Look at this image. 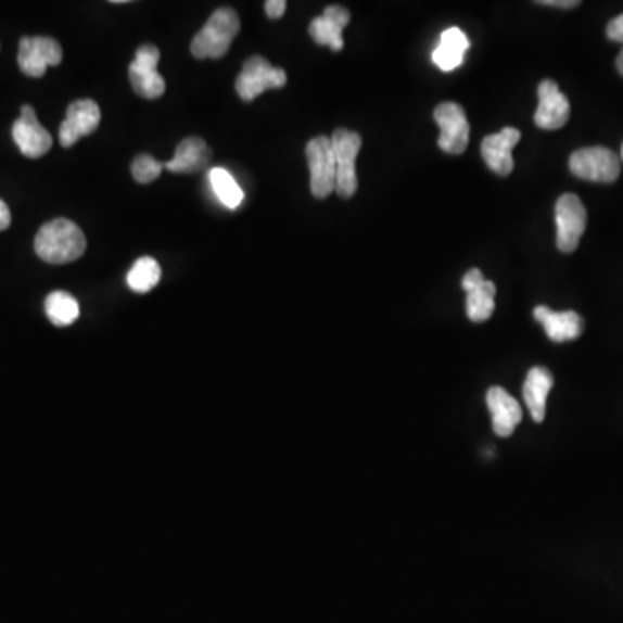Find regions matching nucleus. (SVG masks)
Wrapping results in <instances>:
<instances>
[{"label":"nucleus","mask_w":623,"mask_h":623,"mask_svg":"<svg viewBox=\"0 0 623 623\" xmlns=\"http://www.w3.org/2000/svg\"><path fill=\"white\" fill-rule=\"evenodd\" d=\"M462 290L468 293L466 312L473 322L491 319L496 308V284L483 278L482 270L471 269L462 278Z\"/></svg>","instance_id":"nucleus-14"},{"label":"nucleus","mask_w":623,"mask_h":623,"mask_svg":"<svg viewBox=\"0 0 623 623\" xmlns=\"http://www.w3.org/2000/svg\"><path fill=\"white\" fill-rule=\"evenodd\" d=\"M468 49H470L468 37L459 28H448L442 34L438 48L433 51V63L444 72H453L461 66Z\"/></svg>","instance_id":"nucleus-21"},{"label":"nucleus","mask_w":623,"mask_h":623,"mask_svg":"<svg viewBox=\"0 0 623 623\" xmlns=\"http://www.w3.org/2000/svg\"><path fill=\"white\" fill-rule=\"evenodd\" d=\"M284 13H287V2L284 0H267L265 2V14L270 20H279Z\"/></svg>","instance_id":"nucleus-27"},{"label":"nucleus","mask_w":623,"mask_h":623,"mask_svg":"<svg viewBox=\"0 0 623 623\" xmlns=\"http://www.w3.org/2000/svg\"><path fill=\"white\" fill-rule=\"evenodd\" d=\"M435 122L440 127V150L448 154L465 153L470 142V124L461 104L442 103L436 106Z\"/></svg>","instance_id":"nucleus-10"},{"label":"nucleus","mask_w":623,"mask_h":623,"mask_svg":"<svg viewBox=\"0 0 623 623\" xmlns=\"http://www.w3.org/2000/svg\"><path fill=\"white\" fill-rule=\"evenodd\" d=\"M46 314L49 320L58 328L72 326L80 316V305L75 296L69 295L66 291H54L46 298Z\"/></svg>","instance_id":"nucleus-22"},{"label":"nucleus","mask_w":623,"mask_h":623,"mask_svg":"<svg viewBox=\"0 0 623 623\" xmlns=\"http://www.w3.org/2000/svg\"><path fill=\"white\" fill-rule=\"evenodd\" d=\"M63 61V49L51 37H23L17 51V64L28 77L40 78L49 66H58Z\"/></svg>","instance_id":"nucleus-9"},{"label":"nucleus","mask_w":623,"mask_h":623,"mask_svg":"<svg viewBox=\"0 0 623 623\" xmlns=\"http://www.w3.org/2000/svg\"><path fill=\"white\" fill-rule=\"evenodd\" d=\"M86 234L68 218H54L43 224L35 236V253L52 265L69 264L86 253Z\"/></svg>","instance_id":"nucleus-1"},{"label":"nucleus","mask_w":623,"mask_h":623,"mask_svg":"<svg viewBox=\"0 0 623 623\" xmlns=\"http://www.w3.org/2000/svg\"><path fill=\"white\" fill-rule=\"evenodd\" d=\"M333 144L334 162H336V192L338 196H354L359 188L357 171H355V160L359 156L363 148V137L346 128H338L331 137Z\"/></svg>","instance_id":"nucleus-3"},{"label":"nucleus","mask_w":623,"mask_h":623,"mask_svg":"<svg viewBox=\"0 0 623 623\" xmlns=\"http://www.w3.org/2000/svg\"><path fill=\"white\" fill-rule=\"evenodd\" d=\"M616 68H619L620 75L623 77V49L620 51L619 58H616Z\"/></svg>","instance_id":"nucleus-30"},{"label":"nucleus","mask_w":623,"mask_h":623,"mask_svg":"<svg viewBox=\"0 0 623 623\" xmlns=\"http://www.w3.org/2000/svg\"><path fill=\"white\" fill-rule=\"evenodd\" d=\"M622 160H623V144H622Z\"/></svg>","instance_id":"nucleus-31"},{"label":"nucleus","mask_w":623,"mask_h":623,"mask_svg":"<svg viewBox=\"0 0 623 623\" xmlns=\"http://www.w3.org/2000/svg\"><path fill=\"white\" fill-rule=\"evenodd\" d=\"M101 124V110L90 99H80L69 104L66 118L60 127V142L63 148H72L81 137L90 136Z\"/></svg>","instance_id":"nucleus-12"},{"label":"nucleus","mask_w":623,"mask_h":623,"mask_svg":"<svg viewBox=\"0 0 623 623\" xmlns=\"http://www.w3.org/2000/svg\"><path fill=\"white\" fill-rule=\"evenodd\" d=\"M13 139L26 158H40L52 148L51 134L39 124L37 113L30 104L22 107V116L14 122Z\"/></svg>","instance_id":"nucleus-11"},{"label":"nucleus","mask_w":623,"mask_h":623,"mask_svg":"<svg viewBox=\"0 0 623 623\" xmlns=\"http://www.w3.org/2000/svg\"><path fill=\"white\" fill-rule=\"evenodd\" d=\"M209 182H212V188H214L218 200L223 201L227 208L234 209L243 203V189L238 186L229 171L224 170V168L209 170Z\"/></svg>","instance_id":"nucleus-24"},{"label":"nucleus","mask_w":623,"mask_h":623,"mask_svg":"<svg viewBox=\"0 0 623 623\" xmlns=\"http://www.w3.org/2000/svg\"><path fill=\"white\" fill-rule=\"evenodd\" d=\"M568 165L573 176L578 179L601 182V185L615 182L620 176V167H622L615 151L608 150L605 145H593V148L575 151L570 156Z\"/></svg>","instance_id":"nucleus-4"},{"label":"nucleus","mask_w":623,"mask_h":623,"mask_svg":"<svg viewBox=\"0 0 623 623\" xmlns=\"http://www.w3.org/2000/svg\"><path fill=\"white\" fill-rule=\"evenodd\" d=\"M351 23V13L348 9L342 5H329L325 9L322 16L312 20L308 26V34L312 40L319 46H328L333 51L343 49V30Z\"/></svg>","instance_id":"nucleus-16"},{"label":"nucleus","mask_w":623,"mask_h":623,"mask_svg":"<svg viewBox=\"0 0 623 623\" xmlns=\"http://www.w3.org/2000/svg\"><path fill=\"white\" fill-rule=\"evenodd\" d=\"M535 319L544 326L551 342H572L584 333V319L576 312H555L544 305L534 310Z\"/></svg>","instance_id":"nucleus-17"},{"label":"nucleus","mask_w":623,"mask_h":623,"mask_svg":"<svg viewBox=\"0 0 623 623\" xmlns=\"http://www.w3.org/2000/svg\"><path fill=\"white\" fill-rule=\"evenodd\" d=\"M11 226V209L0 200V231H5Z\"/></svg>","instance_id":"nucleus-29"},{"label":"nucleus","mask_w":623,"mask_h":623,"mask_svg":"<svg viewBox=\"0 0 623 623\" xmlns=\"http://www.w3.org/2000/svg\"><path fill=\"white\" fill-rule=\"evenodd\" d=\"M165 163L154 160L150 154H139L132 162V177L139 185H151L162 176Z\"/></svg>","instance_id":"nucleus-25"},{"label":"nucleus","mask_w":623,"mask_h":623,"mask_svg":"<svg viewBox=\"0 0 623 623\" xmlns=\"http://www.w3.org/2000/svg\"><path fill=\"white\" fill-rule=\"evenodd\" d=\"M521 134L518 128L506 127L500 132L492 134L482 141V156L497 176H509L514 168L512 148L520 142Z\"/></svg>","instance_id":"nucleus-15"},{"label":"nucleus","mask_w":623,"mask_h":623,"mask_svg":"<svg viewBox=\"0 0 623 623\" xmlns=\"http://www.w3.org/2000/svg\"><path fill=\"white\" fill-rule=\"evenodd\" d=\"M158 48L145 43L136 51V61L128 68L134 92L144 99H158L165 94L167 84L158 73Z\"/></svg>","instance_id":"nucleus-8"},{"label":"nucleus","mask_w":623,"mask_h":623,"mask_svg":"<svg viewBox=\"0 0 623 623\" xmlns=\"http://www.w3.org/2000/svg\"><path fill=\"white\" fill-rule=\"evenodd\" d=\"M488 409H491L494 432L503 438H508L517 430L521 421V407L517 398H512L500 386H492L487 393Z\"/></svg>","instance_id":"nucleus-18"},{"label":"nucleus","mask_w":623,"mask_h":623,"mask_svg":"<svg viewBox=\"0 0 623 623\" xmlns=\"http://www.w3.org/2000/svg\"><path fill=\"white\" fill-rule=\"evenodd\" d=\"M310 168V191L317 200H325L336 188V162L333 144L326 136L312 139L305 150Z\"/></svg>","instance_id":"nucleus-7"},{"label":"nucleus","mask_w":623,"mask_h":623,"mask_svg":"<svg viewBox=\"0 0 623 623\" xmlns=\"http://www.w3.org/2000/svg\"><path fill=\"white\" fill-rule=\"evenodd\" d=\"M608 39L623 43V14L613 17L607 26Z\"/></svg>","instance_id":"nucleus-26"},{"label":"nucleus","mask_w":623,"mask_h":623,"mask_svg":"<svg viewBox=\"0 0 623 623\" xmlns=\"http://www.w3.org/2000/svg\"><path fill=\"white\" fill-rule=\"evenodd\" d=\"M160 279H162V269H160L158 262L151 256L139 258L127 274L128 288L136 293H148L156 288Z\"/></svg>","instance_id":"nucleus-23"},{"label":"nucleus","mask_w":623,"mask_h":623,"mask_svg":"<svg viewBox=\"0 0 623 623\" xmlns=\"http://www.w3.org/2000/svg\"><path fill=\"white\" fill-rule=\"evenodd\" d=\"M556 246L563 253L575 252L587 227V209L572 192L556 201Z\"/></svg>","instance_id":"nucleus-6"},{"label":"nucleus","mask_w":623,"mask_h":623,"mask_svg":"<svg viewBox=\"0 0 623 623\" xmlns=\"http://www.w3.org/2000/svg\"><path fill=\"white\" fill-rule=\"evenodd\" d=\"M552 386H555V378L549 369L541 368V366L530 369L525 384H523V397L535 423H543L546 418L547 395Z\"/></svg>","instance_id":"nucleus-20"},{"label":"nucleus","mask_w":623,"mask_h":623,"mask_svg":"<svg viewBox=\"0 0 623 623\" xmlns=\"http://www.w3.org/2000/svg\"><path fill=\"white\" fill-rule=\"evenodd\" d=\"M212 162V151L200 137H188L179 142L176 156L165 163V170L171 174H196L206 170Z\"/></svg>","instance_id":"nucleus-19"},{"label":"nucleus","mask_w":623,"mask_h":623,"mask_svg":"<svg viewBox=\"0 0 623 623\" xmlns=\"http://www.w3.org/2000/svg\"><path fill=\"white\" fill-rule=\"evenodd\" d=\"M240 16L234 9H217L192 39V56L196 60H220L231 49L236 35L240 34Z\"/></svg>","instance_id":"nucleus-2"},{"label":"nucleus","mask_w":623,"mask_h":623,"mask_svg":"<svg viewBox=\"0 0 623 623\" xmlns=\"http://www.w3.org/2000/svg\"><path fill=\"white\" fill-rule=\"evenodd\" d=\"M570 118V101L555 80L541 81L535 125L543 130H558Z\"/></svg>","instance_id":"nucleus-13"},{"label":"nucleus","mask_w":623,"mask_h":623,"mask_svg":"<svg viewBox=\"0 0 623 623\" xmlns=\"http://www.w3.org/2000/svg\"><path fill=\"white\" fill-rule=\"evenodd\" d=\"M287 72L274 68L269 61L262 56H252L244 61L243 72L236 80V90L244 103H252L265 90L281 89L287 86Z\"/></svg>","instance_id":"nucleus-5"},{"label":"nucleus","mask_w":623,"mask_h":623,"mask_svg":"<svg viewBox=\"0 0 623 623\" xmlns=\"http://www.w3.org/2000/svg\"><path fill=\"white\" fill-rule=\"evenodd\" d=\"M537 4L551 5V8L573 9L578 8L581 2H578V0H541Z\"/></svg>","instance_id":"nucleus-28"}]
</instances>
